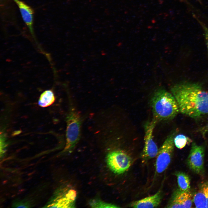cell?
Returning <instances> with one entry per match:
<instances>
[{
	"label": "cell",
	"instance_id": "6da1fadb",
	"mask_svg": "<svg viewBox=\"0 0 208 208\" xmlns=\"http://www.w3.org/2000/svg\"><path fill=\"white\" fill-rule=\"evenodd\" d=\"M170 91L182 114L195 119L208 114V92L200 83L181 81L172 86Z\"/></svg>",
	"mask_w": 208,
	"mask_h": 208
},
{
	"label": "cell",
	"instance_id": "7a4b0ae2",
	"mask_svg": "<svg viewBox=\"0 0 208 208\" xmlns=\"http://www.w3.org/2000/svg\"><path fill=\"white\" fill-rule=\"evenodd\" d=\"M153 119L157 122L174 118L180 112L173 94L160 88L154 93L151 101Z\"/></svg>",
	"mask_w": 208,
	"mask_h": 208
},
{
	"label": "cell",
	"instance_id": "3957f363",
	"mask_svg": "<svg viewBox=\"0 0 208 208\" xmlns=\"http://www.w3.org/2000/svg\"><path fill=\"white\" fill-rule=\"evenodd\" d=\"M68 111L66 118V144L64 151L71 152L79 142L81 135L83 119L72 99H69Z\"/></svg>",
	"mask_w": 208,
	"mask_h": 208
},
{
	"label": "cell",
	"instance_id": "277c9868",
	"mask_svg": "<svg viewBox=\"0 0 208 208\" xmlns=\"http://www.w3.org/2000/svg\"><path fill=\"white\" fill-rule=\"evenodd\" d=\"M174 133L169 135L159 150L155 163L156 172L159 174L164 171L170 165L174 147Z\"/></svg>",
	"mask_w": 208,
	"mask_h": 208
},
{
	"label": "cell",
	"instance_id": "5b68a950",
	"mask_svg": "<svg viewBox=\"0 0 208 208\" xmlns=\"http://www.w3.org/2000/svg\"><path fill=\"white\" fill-rule=\"evenodd\" d=\"M107 164L114 173L120 174L126 171L132 163L130 157L125 152L120 150L110 152L106 157Z\"/></svg>",
	"mask_w": 208,
	"mask_h": 208
},
{
	"label": "cell",
	"instance_id": "8992f818",
	"mask_svg": "<svg viewBox=\"0 0 208 208\" xmlns=\"http://www.w3.org/2000/svg\"><path fill=\"white\" fill-rule=\"evenodd\" d=\"M205 148L196 143H192L191 148L187 159L189 168L194 172L202 175L204 172V161Z\"/></svg>",
	"mask_w": 208,
	"mask_h": 208
},
{
	"label": "cell",
	"instance_id": "52a82bcc",
	"mask_svg": "<svg viewBox=\"0 0 208 208\" xmlns=\"http://www.w3.org/2000/svg\"><path fill=\"white\" fill-rule=\"evenodd\" d=\"M157 122L153 119L147 123L145 127L144 144L142 154V157L145 160L153 158L156 157L159 150L155 142L153 132Z\"/></svg>",
	"mask_w": 208,
	"mask_h": 208
},
{
	"label": "cell",
	"instance_id": "ba28073f",
	"mask_svg": "<svg viewBox=\"0 0 208 208\" xmlns=\"http://www.w3.org/2000/svg\"><path fill=\"white\" fill-rule=\"evenodd\" d=\"M193 201L190 192H185L179 188L173 193L166 207L167 208H191Z\"/></svg>",
	"mask_w": 208,
	"mask_h": 208
},
{
	"label": "cell",
	"instance_id": "9c48e42d",
	"mask_svg": "<svg viewBox=\"0 0 208 208\" xmlns=\"http://www.w3.org/2000/svg\"><path fill=\"white\" fill-rule=\"evenodd\" d=\"M162 194L159 190L152 196L132 202L130 206L133 208H156L160 203Z\"/></svg>",
	"mask_w": 208,
	"mask_h": 208
},
{
	"label": "cell",
	"instance_id": "30bf717a",
	"mask_svg": "<svg viewBox=\"0 0 208 208\" xmlns=\"http://www.w3.org/2000/svg\"><path fill=\"white\" fill-rule=\"evenodd\" d=\"M193 201L196 208H208V181L200 185L193 197Z\"/></svg>",
	"mask_w": 208,
	"mask_h": 208
},
{
	"label": "cell",
	"instance_id": "8fae6325",
	"mask_svg": "<svg viewBox=\"0 0 208 208\" xmlns=\"http://www.w3.org/2000/svg\"><path fill=\"white\" fill-rule=\"evenodd\" d=\"M14 0L18 6L23 21L28 27L31 33L33 34V10L29 6L22 1Z\"/></svg>",
	"mask_w": 208,
	"mask_h": 208
},
{
	"label": "cell",
	"instance_id": "7c38bea8",
	"mask_svg": "<svg viewBox=\"0 0 208 208\" xmlns=\"http://www.w3.org/2000/svg\"><path fill=\"white\" fill-rule=\"evenodd\" d=\"M177 177L179 188L185 192L190 191V179L186 173L178 172L175 173Z\"/></svg>",
	"mask_w": 208,
	"mask_h": 208
},
{
	"label": "cell",
	"instance_id": "4fadbf2b",
	"mask_svg": "<svg viewBox=\"0 0 208 208\" xmlns=\"http://www.w3.org/2000/svg\"><path fill=\"white\" fill-rule=\"evenodd\" d=\"M55 100V97L51 90L45 91L40 95L38 101V105L42 107H45L52 105Z\"/></svg>",
	"mask_w": 208,
	"mask_h": 208
},
{
	"label": "cell",
	"instance_id": "5bb4252c",
	"mask_svg": "<svg viewBox=\"0 0 208 208\" xmlns=\"http://www.w3.org/2000/svg\"><path fill=\"white\" fill-rule=\"evenodd\" d=\"M175 146L178 148L181 149L187 144L192 142V141L188 137L183 134H180L174 137V139Z\"/></svg>",
	"mask_w": 208,
	"mask_h": 208
},
{
	"label": "cell",
	"instance_id": "9a60e30c",
	"mask_svg": "<svg viewBox=\"0 0 208 208\" xmlns=\"http://www.w3.org/2000/svg\"><path fill=\"white\" fill-rule=\"evenodd\" d=\"M90 206L93 208H118L120 207L111 203H109L97 199L90 201Z\"/></svg>",
	"mask_w": 208,
	"mask_h": 208
},
{
	"label": "cell",
	"instance_id": "2e32d148",
	"mask_svg": "<svg viewBox=\"0 0 208 208\" xmlns=\"http://www.w3.org/2000/svg\"><path fill=\"white\" fill-rule=\"evenodd\" d=\"M197 20L203 29L206 45L208 49V28L203 22L198 19Z\"/></svg>",
	"mask_w": 208,
	"mask_h": 208
},
{
	"label": "cell",
	"instance_id": "e0dca14e",
	"mask_svg": "<svg viewBox=\"0 0 208 208\" xmlns=\"http://www.w3.org/2000/svg\"><path fill=\"white\" fill-rule=\"evenodd\" d=\"M197 131L200 133L203 136L208 133V124L199 128Z\"/></svg>",
	"mask_w": 208,
	"mask_h": 208
},
{
	"label": "cell",
	"instance_id": "ac0fdd59",
	"mask_svg": "<svg viewBox=\"0 0 208 208\" xmlns=\"http://www.w3.org/2000/svg\"><path fill=\"white\" fill-rule=\"evenodd\" d=\"M16 207L18 208H25L26 207H27L24 205H20L18 207Z\"/></svg>",
	"mask_w": 208,
	"mask_h": 208
}]
</instances>
